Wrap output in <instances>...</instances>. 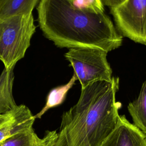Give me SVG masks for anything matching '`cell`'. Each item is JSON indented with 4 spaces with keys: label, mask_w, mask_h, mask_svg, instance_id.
Returning a JSON list of instances; mask_svg holds the SVG:
<instances>
[{
    "label": "cell",
    "mask_w": 146,
    "mask_h": 146,
    "mask_svg": "<svg viewBox=\"0 0 146 146\" xmlns=\"http://www.w3.org/2000/svg\"><path fill=\"white\" fill-rule=\"evenodd\" d=\"M119 78L112 77L82 88L77 103L62 115L53 146H101L119 120Z\"/></svg>",
    "instance_id": "cell-1"
},
{
    "label": "cell",
    "mask_w": 146,
    "mask_h": 146,
    "mask_svg": "<svg viewBox=\"0 0 146 146\" xmlns=\"http://www.w3.org/2000/svg\"><path fill=\"white\" fill-rule=\"evenodd\" d=\"M36 10L43 34L58 47H97L108 52L121 45L122 35L104 12L76 9L67 0H40Z\"/></svg>",
    "instance_id": "cell-2"
},
{
    "label": "cell",
    "mask_w": 146,
    "mask_h": 146,
    "mask_svg": "<svg viewBox=\"0 0 146 146\" xmlns=\"http://www.w3.org/2000/svg\"><path fill=\"white\" fill-rule=\"evenodd\" d=\"M35 29L33 13L0 18V60L5 69L25 56Z\"/></svg>",
    "instance_id": "cell-3"
},
{
    "label": "cell",
    "mask_w": 146,
    "mask_h": 146,
    "mask_svg": "<svg viewBox=\"0 0 146 146\" xmlns=\"http://www.w3.org/2000/svg\"><path fill=\"white\" fill-rule=\"evenodd\" d=\"M107 53L99 48L84 47L70 48L65 54L82 88L95 81L112 80V71L107 59Z\"/></svg>",
    "instance_id": "cell-4"
},
{
    "label": "cell",
    "mask_w": 146,
    "mask_h": 146,
    "mask_svg": "<svg viewBox=\"0 0 146 146\" xmlns=\"http://www.w3.org/2000/svg\"><path fill=\"white\" fill-rule=\"evenodd\" d=\"M111 9L122 35L146 46V0H124Z\"/></svg>",
    "instance_id": "cell-5"
},
{
    "label": "cell",
    "mask_w": 146,
    "mask_h": 146,
    "mask_svg": "<svg viewBox=\"0 0 146 146\" xmlns=\"http://www.w3.org/2000/svg\"><path fill=\"white\" fill-rule=\"evenodd\" d=\"M101 146H146V135L120 115L117 126Z\"/></svg>",
    "instance_id": "cell-6"
},
{
    "label": "cell",
    "mask_w": 146,
    "mask_h": 146,
    "mask_svg": "<svg viewBox=\"0 0 146 146\" xmlns=\"http://www.w3.org/2000/svg\"><path fill=\"white\" fill-rule=\"evenodd\" d=\"M35 118L24 104L18 106L11 117L0 126V142L13 134L33 127Z\"/></svg>",
    "instance_id": "cell-7"
},
{
    "label": "cell",
    "mask_w": 146,
    "mask_h": 146,
    "mask_svg": "<svg viewBox=\"0 0 146 146\" xmlns=\"http://www.w3.org/2000/svg\"><path fill=\"white\" fill-rule=\"evenodd\" d=\"M14 68L3 69L0 75V114L10 113L18 107L13 95Z\"/></svg>",
    "instance_id": "cell-8"
},
{
    "label": "cell",
    "mask_w": 146,
    "mask_h": 146,
    "mask_svg": "<svg viewBox=\"0 0 146 146\" xmlns=\"http://www.w3.org/2000/svg\"><path fill=\"white\" fill-rule=\"evenodd\" d=\"M48 137L47 132L40 138L33 126L20 131L0 142V146H44Z\"/></svg>",
    "instance_id": "cell-9"
},
{
    "label": "cell",
    "mask_w": 146,
    "mask_h": 146,
    "mask_svg": "<svg viewBox=\"0 0 146 146\" xmlns=\"http://www.w3.org/2000/svg\"><path fill=\"white\" fill-rule=\"evenodd\" d=\"M127 108L132 124L146 135V80L142 84L138 97L128 104Z\"/></svg>",
    "instance_id": "cell-10"
},
{
    "label": "cell",
    "mask_w": 146,
    "mask_h": 146,
    "mask_svg": "<svg viewBox=\"0 0 146 146\" xmlns=\"http://www.w3.org/2000/svg\"><path fill=\"white\" fill-rule=\"evenodd\" d=\"M76 80L77 78L74 74L67 83L52 89L47 95L46 102L43 108L36 115H34L35 119L41 118L46 112L50 108L62 104L66 99L68 91L75 84Z\"/></svg>",
    "instance_id": "cell-11"
},
{
    "label": "cell",
    "mask_w": 146,
    "mask_h": 146,
    "mask_svg": "<svg viewBox=\"0 0 146 146\" xmlns=\"http://www.w3.org/2000/svg\"><path fill=\"white\" fill-rule=\"evenodd\" d=\"M40 0H0V18L33 13Z\"/></svg>",
    "instance_id": "cell-12"
},
{
    "label": "cell",
    "mask_w": 146,
    "mask_h": 146,
    "mask_svg": "<svg viewBox=\"0 0 146 146\" xmlns=\"http://www.w3.org/2000/svg\"><path fill=\"white\" fill-rule=\"evenodd\" d=\"M76 9L88 10L95 13L104 12V5L100 0H67Z\"/></svg>",
    "instance_id": "cell-13"
},
{
    "label": "cell",
    "mask_w": 146,
    "mask_h": 146,
    "mask_svg": "<svg viewBox=\"0 0 146 146\" xmlns=\"http://www.w3.org/2000/svg\"><path fill=\"white\" fill-rule=\"evenodd\" d=\"M48 137L44 146H53L57 136L56 131H47Z\"/></svg>",
    "instance_id": "cell-14"
},
{
    "label": "cell",
    "mask_w": 146,
    "mask_h": 146,
    "mask_svg": "<svg viewBox=\"0 0 146 146\" xmlns=\"http://www.w3.org/2000/svg\"><path fill=\"white\" fill-rule=\"evenodd\" d=\"M103 5L112 8L121 4L124 0H100Z\"/></svg>",
    "instance_id": "cell-15"
},
{
    "label": "cell",
    "mask_w": 146,
    "mask_h": 146,
    "mask_svg": "<svg viewBox=\"0 0 146 146\" xmlns=\"http://www.w3.org/2000/svg\"><path fill=\"white\" fill-rule=\"evenodd\" d=\"M14 111H13V112H11L10 113H6V114H0V126L2 124H3L5 121H6L11 117V116L12 115V114Z\"/></svg>",
    "instance_id": "cell-16"
}]
</instances>
